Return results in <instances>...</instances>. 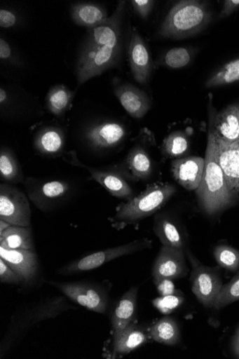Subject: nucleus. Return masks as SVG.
I'll list each match as a JSON object with an SVG mask.
<instances>
[{
    "instance_id": "36",
    "label": "nucleus",
    "mask_w": 239,
    "mask_h": 359,
    "mask_svg": "<svg viewBox=\"0 0 239 359\" xmlns=\"http://www.w3.org/2000/svg\"><path fill=\"white\" fill-rule=\"evenodd\" d=\"M182 302V299L179 297L170 295L157 299L153 302V304L162 313H168V311L177 308Z\"/></svg>"
},
{
    "instance_id": "19",
    "label": "nucleus",
    "mask_w": 239,
    "mask_h": 359,
    "mask_svg": "<svg viewBox=\"0 0 239 359\" xmlns=\"http://www.w3.org/2000/svg\"><path fill=\"white\" fill-rule=\"evenodd\" d=\"M114 93L123 109L134 118H142L151 109L149 97L132 85H121L116 88Z\"/></svg>"
},
{
    "instance_id": "5",
    "label": "nucleus",
    "mask_w": 239,
    "mask_h": 359,
    "mask_svg": "<svg viewBox=\"0 0 239 359\" xmlns=\"http://www.w3.org/2000/svg\"><path fill=\"white\" fill-rule=\"evenodd\" d=\"M153 247L148 238L136 240L128 244L92 253L74 261L58 271L59 274L71 275L87 272L100 268L118 257L129 255Z\"/></svg>"
},
{
    "instance_id": "25",
    "label": "nucleus",
    "mask_w": 239,
    "mask_h": 359,
    "mask_svg": "<svg viewBox=\"0 0 239 359\" xmlns=\"http://www.w3.org/2000/svg\"><path fill=\"white\" fill-rule=\"evenodd\" d=\"M0 247L8 250H35L31 226L11 225L0 233Z\"/></svg>"
},
{
    "instance_id": "2",
    "label": "nucleus",
    "mask_w": 239,
    "mask_h": 359,
    "mask_svg": "<svg viewBox=\"0 0 239 359\" xmlns=\"http://www.w3.org/2000/svg\"><path fill=\"white\" fill-rule=\"evenodd\" d=\"M204 159V172L196 193L203 210L214 215L231 206L238 195L229 189L219 165L216 137L211 124Z\"/></svg>"
},
{
    "instance_id": "38",
    "label": "nucleus",
    "mask_w": 239,
    "mask_h": 359,
    "mask_svg": "<svg viewBox=\"0 0 239 359\" xmlns=\"http://www.w3.org/2000/svg\"><path fill=\"white\" fill-rule=\"evenodd\" d=\"M18 16L14 12L4 8L0 10V26L1 27H13L18 24Z\"/></svg>"
},
{
    "instance_id": "20",
    "label": "nucleus",
    "mask_w": 239,
    "mask_h": 359,
    "mask_svg": "<svg viewBox=\"0 0 239 359\" xmlns=\"http://www.w3.org/2000/svg\"><path fill=\"white\" fill-rule=\"evenodd\" d=\"M138 288L132 287L124 293L116 306L111 318L113 339L118 338L132 322L137 309Z\"/></svg>"
},
{
    "instance_id": "41",
    "label": "nucleus",
    "mask_w": 239,
    "mask_h": 359,
    "mask_svg": "<svg viewBox=\"0 0 239 359\" xmlns=\"http://www.w3.org/2000/svg\"><path fill=\"white\" fill-rule=\"evenodd\" d=\"M233 353L239 358V332H236L232 342Z\"/></svg>"
},
{
    "instance_id": "7",
    "label": "nucleus",
    "mask_w": 239,
    "mask_h": 359,
    "mask_svg": "<svg viewBox=\"0 0 239 359\" xmlns=\"http://www.w3.org/2000/svg\"><path fill=\"white\" fill-rule=\"evenodd\" d=\"M187 256L192 266L191 281L193 294L203 306L214 308L224 285L218 269L202 265L189 251Z\"/></svg>"
},
{
    "instance_id": "23",
    "label": "nucleus",
    "mask_w": 239,
    "mask_h": 359,
    "mask_svg": "<svg viewBox=\"0 0 239 359\" xmlns=\"http://www.w3.org/2000/svg\"><path fill=\"white\" fill-rule=\"evenodd\" d=\"M153 232L163 246L185 250L186 243L177 224L164 215H157L153 224Z\"/></svg>"
},
{
    "instance_id": "8",
    "label": "nucleus",
    "mask_w": 239,
    "mask_h": 359,
    "mask_svg": "<svg viewBox=\"0 0 239 359\" xmlns=\"http://www.w3.org/2000/svg\"><path fill=\"white\" fill-rule=\"evenodd\" d=\"M58 288L64 295L74 303L87 309L104 314L109 306V296L107 291L96 285L82 283L48 282Z\"/></svg>"
},
{
    "instance_id": "30",
    "label": "nucleus",
    "mask_w": 239,
    "mask_h": 359,
    "mask_svg": "<svg viewBox=\"0 0 239 359\" xmlns=\"http://www.w3.org/2000/svg\"><path fill=\"white\" fill-rule=\"evenodd\" d=\"M189 149V140L183 132H175L168 135L163 140L162 152L168 158H182Z\"/></svg>"
},
{
    "instance_id": "33",
    "label": "nucleus",
    "mask_w": 239,
    "mask_h": 359,
    "mask_svg": "<svg viewBox=\"0 0 239 359\" xmlns=\"http://www.w3.org/2000/svg\"><path fill=\"white\" fill-rule=\"evenodd\" d=\"M214 255L218 265L232 273L239 271V250L226 245L215 248Z\"/></svg>"
},
{
    "instance_id": "22",
    "label": "nucleus",
    "mask_w": 239,
    "mask_h": 359,
    "mask_svg": "<svg viewBox=\"0 0 239 359\" xmlns=\"http://www.w3.org/2000/svg\"><path fill=\"white\" fill-rule=\"evenodd\" d=\"M149 337V333L142 325L132 322L114 339V351L117 355L128 354L146 344Z\"/></svg>"
},
{
    "instance_id": "32",
    "label": "nucleus",
    "mask_w": 239,
    "mask_h": 359,
    "mask_svg": "<svg viewBox=\"0 0 239 359\" xmlns=\"http://www.w3.org/2000/svg\"><path fill=\"white\" fill-rule=\"evenodd\" d=\"M193 50L179 47L174 48L165 53L161 59V65L172 69H180L187 67L193 57Z\"/></svg>"
},
{
    "instance_id": "26",
    "label": "nucleus",
    "mask_w": 239,
    "mask_h": 359,
    "mask_svg": "<svg viewBox=\"0 0 239 359\" xmlns=\"http://www.w3.org/2000/svg\"><path fill=\"white\" fill-rule=\"evenodd\" d=\"M34 146L44 155L55 156L64 146V135L57 127H46L40 130L34 140Z\"/></svg>"
},
{
    "instance_id": "3",
    "label": "nucleus",
    "mask_w": 239,
    "mask_h": 359,
    "mask_svg": "<svg viewBox=\"0 0 239 359\" xmlns=\"http://www.w3.org/2000/svg\"><path fill=\"white\" fill-rule=\"evenodd\" d=\"M212 16L207 4L183 0L168 12L159 29V36L176 40L196 36L210 25Z\"/></svg>"
},
{
    "instance_id": "34",
    "label": "nucleus",
    "mask_w": 239,
    "mask_h": 359,
    "mask_svg": "<svg viewBox=\"0 0 239 359\" xmlns=\"http://www.w3.org/2000/svg\"><path fill=\"white\" fill-rule=\"evenodd\" d=\"M239 301V271L226 285H223L214 308L220 310Z\"/></svg>"
},
{
    "instance_id": "10",
    "label": "nucleus",
    "mask_w": 239,
    "mask_h": 359,
    "mask_svg": "<svg viewBox=\"0 0 239 359\" xmlns=\"http://www.w3.org/2000/svg\"><path fill=\"white\" fill-rule=\"evenodd\" d=\"M188 271L185 250L162 246L152 270L153 282L156 286L164 280L184 278Z\"/></svg>"
},
{
    "instance_id": "27",
    "label": "nucleus",
    "mask_w": 239,
    "mask_h": 359,
    "mask_svg": "<svg viewBox=\"0 0 239 359\" xmlns=\"http://www.w3.org/2000/svg\"><path fill=\"white\" fill-rule=\"evenodd\" d=\"M150 337L157 343L175 346L181 341V332L177 322L172 318L165 316L151 327Z\"/></svg>"
},
{
    "instance_id": "44",
    "label": "nucleus",
    "mask_w": 239,
    "mask_h": 359,
    "mask_svg": "<svg viewBox=\"0 0 239 359\" xmlns=\"http://www.w3.org/2000/svg\"><path fill=\"white\" fill-rule=\"evenodd\" d=\"M237 332H239V328L238 329Z\"/></svg>"
},
{
    "instance_id": "39",
    "label": "nucleus",
    "mask_w": 239,
    "mask_h": 359,
    "mask_svg": "<svg viewBox=\"0 0 239 359\" xmlns=\"http://www.w3.org/2000/svg\"><path fill=\"white\" fill-rule=\"evenodd\" d=\"M239 8V0H226L223 8L219 14V18H225L230 16Z\"/></svg>"
},
{
    "instance_id": "24",
    "label": "nucleus",
    "mask_w": 239,
    "mask_h": 359,
    "mask_svg": "<svg viewBox=\"0 0 239 359\" xmlns=\"http://www.w3.org/2000/svg\"><path fill=\"white\" fill-rule=\"evenodd\" d=\"M71 14L78 25L90 28L105 22L109 17L104 8L93 3H79L73 6Z\"/></svg>"
},
{
    "instance_id": "17",
    "label": "nucleus",
    "mask_w": 239,
    "mask_h": 359,
    "mask_svg": "<svg viewBox=\"0 0 239 359\" xmlns=\"http://www.w3.org/2000/svg\"><path fill=\"white\" fill-rule=\"evenodd\" d=\"M205 159L200 156H189L175 159L172 173L175 180L189 191H196L203 177Z\"/></svg>"
},
{
    "instance_id": "14",
    "label": "nucleus",
    "mask_w": 239,
    "mask_h": 359,
    "mask_svg": "<svg viewBox=\"0 0 239 359\" xmlns=\"http://www.w3.org/2000/svg\"><path fill=\"white\" fill-rule=\"evenodd\" d=\"M126 135V129L123 124L115 121H104L87 128L85 137L92 147L105 149L120 144Z\"/></svg>"
},
{
    "instance_id": "6",
    "label": "nucleus",
    "mask_w": 239,
    "mask_h": 359,
    "mask_svg": "<svg viewBox=\"0 0 239 359\" xmlns=\"http://www.w3.org/2000/svg\"><path fill=\"white\" fill-rule=\"evenodd\" d=\"M64 298L58 297L46 302L39 306L33 309L22 315V317H16L11 323V328L1 345V353L6 352L7 348L12 346L13 343L22 337L32 326L50 318H55L63 311L73 309L70 307Z\"/></svg>"
},
{
    "instance_id": "31",
    "label": "nucleus",
    "mask_w": 239,
    "mask_h": 359,
    "mask_svg": "<svg viewBox=\"0 0 239 359\" xmlns=\"http://www.w3.org/2000/svg\"><path fill=\"white\" fill-rule=\"evenodd\" d=\"M237 81H239V57L225 64L205 83V87L211 88L229 85Z\"/></svg>"
},
{
    "instance_id": "18",
    "label": "nucleus",
    "mask_w": 239,
    "mask_h": 359,
    "mask_svg": "<svg viewBox=\"0 0 239 359\" xmlns=\"http://www.w3.org/2000/svg\"><path fill=\"white\" fill-rule=\"evenodd\" d=\"M116 170L132 180L146 181L152 175L153 162L143 147L135 145L128 152L123 164Z\"/></svg>"
},
{
    "instance_id": "9",
    "label": "nucleus",
    "mask_w": 239,
    "mask_h": 359,
    "mask_svg": "<svg viewBox=\"0 0 239 359\" xmlns=\"http://www.w3.org/2000/svg\"><path fill=\"white\" fill-rule=\"evenodd\" d=\"M0 219L11 225L31 226L28 198L20 189L11 184L0 186Z\"/></svg>"
},
{
    "instance_id": "35",
    "label": "nucleus",
    "mask_w": 239,
    "mask_h": 359,
    "mask_svg": "<svg viewBox=\"0 0 239 359\" xmlns=\"http://www.w3.org/2000/svg\"><path fill=\"white\" fill-rule=\"evenodd\" d=\"M0 282L17 285L22 284L20 277L1 257H0Z\"/></svg>"
},
{
    "instance_id": "15",
    "label": "nucleus",
    "mask_w": 239,
    "mask_h": 359,
    "mask_svg": "<svg viewBox=\"0 0 239 359\" xmlns=\"http://www.w3.org/2000/svg\"><path fill=\"white\" fill-rule=\"evenodd\" d=\"M215 134V133H214ZM218 158L229 189L239 194V140L228 142L217 135Z\"/></svg>"
},
{
    "instance_id": "28",
    "label": "nucleus",
    "mask_w": 239,
    "mask_h": 359,
    "mask_svg": "<svg viewBox=\"0 0 239 359\" xmlns=\"http://www.w3.org/2000/svg\"><path fill=\"white\" fill-rule=\"evenodd\" d=\"M74 93L63 85L52 88L46 97L49 111L56 116H62L72 106Z\"/></svg>"
},
{
    "instance_id": "37",
    "label": "nucleus",
    "mask_w": 239,
    "mask_h": 359,
    "mask_svg": "<svg viewBox=\"0 0 239 359\" xmlns=\"http://www.w3.org/2000/svg\"><path fill=\"white\" fill-rule=\"evenodd\" d=\"M130 3L136 14L144 20L149 18L155 4L153 0H132Z\"/></svg>"
},
{
    "instance_id": "43",
    "label": "nucleus",
    "mask_w": 239,
    "mask_h": 359,
    "mask_svg": "<svg viewBox=\"0 0 239 359\" xmlns=\"http://www.w3.org/2000/svg\"><path fill=\"white\" fill-rule=\"evenodd\" d=\"M11 226L8 222L0 219V233H4L8 227Z\"/></svg>"
},
{
    "instance_id": "42",
    "label": "nucleus",
    "mask_w": 239,
    "mask_h": 359,
    "mask_svg": "<svg viewBox=\"0 0 239 359\" xmlns=\"http://www.w3.org/2000/svg\"><path fill=\"white\" fill-rule=\"evenodd\" d=\"M8 102V95L6 90L0 89V104L1 106L6 105Z\"/></svg>"
},
{
    "instance_id": "40",
    "label": "nucleus",
    "mask_w": 239,
    "mask_h": 359,
    "mask_svg": "<svg viewBox=\"0 0 239 359\" xmlns=\"http://www.w3.org/2000/svg\"><path fill=\"white\" fill-rule=\"evenodd\" d=\"M0 59L11 62L14 59L13 48L5 39H0Z\"/></svg>"
},
{
    "instance_id": "13",
    "label": "nucleus",
    "mask_w": 239,
    "mask_h": 359,
    "mask_svg": "<svg viewBox=\"0 0 239 359\" xmlns=\"http://www.w3.org/2000/svg\"><path fill=\"white\" fill-rule=\"evenodd\" d=\"M0 257L20 277L22 284L28 285L39 274V259L36 250H8L0 247Z\"/></svg>"
},
{
    "instance_id": "11",
    "label": "nucleus",
    "mask_w": 239,
    "mask_h": 359,
    "mask_svg": "<svg viewBox=\"0 0 239 359\" xmlns=\"http://www.w3.org/2000/svg\"><path fill=\"white\" fill-rule=\"evenodd\" d=\"M68 155H69L70 159H66L67 162L88 170L91 177L102 187H104L114 197L127 201L133 198V191L131 187L118 170H116L117 172L97 170L84 165L74 152H71Z\"/></svg>"
},
{
    "instance_id": "1",
    "label": "nucleus",
    "mask_w": 239,
    "mask_h": 359,
    "mask_svg": "<svg viewBox=\"0 0 239 359\" xmlns=\"http://www.w3.org/2000/svg\"><path fill=\"white\" fill-rule=\"evenodd\" d=\"M125 4V1H120L113 15L105 22L88 29L76 67L79 84L102 74L118 61Z\"/></svg>"
},
{
    "instance_id": "21",
    "label": "nucleus",
    "mask_w": 239,
    "mask_h": 359,
    "mask_svg": "<svg viewBox=\"0 0 239 359\" xmlns=\"http://www.w3.org/2000/svg\"><path fill=\"white\" fill-rule=\"evenodd\" d=\"M219 139L233 142L239 140V104L228 106L210 123Z\"/></svg>"
},
{
    "instance_id": "4",
    "label": "nucleus",
    "mask_w": 239,
    "mask_h": 359,
    "mask_svg": "<svg viewBox=\"0 0 239 359\" xmlns=\"http://www.w3.org/2000/svg\"><path fill=\"white\" fill-rule=\"evenodd\" d=\"M176 191L175 186L169 183L149 185L137 197L117 208L111 219L113 226L121 230L128 225L139 223L165 206Z\"/></svg>"
},
{
    "instance_id": "29",
    "label": "nucleus",
    "mask_w": 239,
    "mask_h": 359,
    "mask_svg": "<svg viewBox=\"0 0 239 359\" xmlns=\"http://www.w3.org/2000/svg\"><path fill=\"white\" fill-rule=\"evenodd\" d=\"M0 177L7 184H15L23 181V174L13 151L3 149L0 152Z\"/></svg>"
},
{
    "instance_id": "16",
    "label": "nucleus",
    "mask_w": 239,
    "mask_h": 359,
    "mask_svg": "<svg viewBox=\"0 0 239 359\" xmlns=\"http://www.w3.org/2000/svg\"><path fill=\"white\" fill-rule=\"evenodd\" d=\"M28 191L30 201L45 211L66 198L71 191V186L64 181L52 180L42 182Z\"/></svg>"
},
{
    "instance_id": "12",
    "label": "nucleus",
    "mask_w": 239,
    "mask_h": 359,
    "mask_svg": "<svg viewBox=\"0 0 239 359\" xmlns=\"http://www.w3.org/2000/svg\"><path fill=\"white\" fill-rule=\"evenodd\" d=\"M128 53L134 79L141 84L148 83L153 69L152 59L146 42L135 29L132 31Z\"/></svg>"
}]
</instances>
